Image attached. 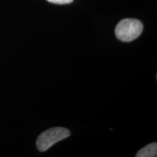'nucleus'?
I'll return each mask as SVG.
<instances>
[{
  "mask_svg": "<svg viewBox=\"0 0 157 157\" xmlns=\"http://www.w3.org/2000/svg\"><path fill=\"white\" fill-rule=\"evenodd\" d=\"M68 129L63 127H54L43 132L36 140V147L39 151H45L59 141L69 137Z\"/></svg>",
  "mask_w": 157,
  "mask_h": 157,
  "instance_id": "obj_2",
  "label": "nucleus"
},
{
  "mask_svg": "<svg viewBox=\"0 0 157 157\" xmlns=\"http://www.w3.org/2000/svg\"><path fill=\"white\" fill-rule=\"evenodd\" d=\"M143 30V23L139 20L126 18L118 23L115 29V34L121 42H129L140 36Z\"/></svg>",
  "mask_w": 157,
  "mask_h": 157,
  "instance_id": "obj_1",
  "label": "nucleus"
},
{
  "mask_svg": "<svg viewBox=\"0 0 157 157\" xmlns=\"http://www.w3.org/2000/svg\"><path fill=\"white\" fill-rule=\"evenodd\" d=\"M49 2L57 4V5H66L71 3L74 0H48Z\"/></svg>",
  "mask_w": 157,
  "mask_h": 157,
  "instance_id": "obj_4",
  "label": "nucleus"
},
{
  "mask_svg": "<svg viewBox=\"0 0 157 157\" xmlns=\"http://www.w3.org/2000/svg\"><path fill=\"white\" fill-rule=\"evenodd\" d=\"M157 156V144L152 143L137 153L136 157H156Z\"/></svg>",
  "mask_w": 157,
  "mask_h": 157,
  "instance_id": "obj_3",
  "label": "nucleus"
}]
</instances>
